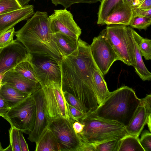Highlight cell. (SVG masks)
<instances>
[{"mask_svg": "<svg viewBox=\"0 0 151 151\" xmlns=\"http://www.w3.org/2000/svg\"><path fill=\"white\" fill-rule=\"evenodd\" d=\"M148 114L145 107L140 105L129 124L125 127L128 134L139 137L146 124Z\"/></svg>", "mask_w": 151, "mask_h": 151, "instance_id": "cell-18", "label": "cell"}, {"mask_svg": "<svg viewBox=\"0 0 151 151\" xmlns=\"http://www.w3.org/2000/svg\"><path fill=\"white\" fill-rule=\"evenodd\" d=\"M140 104V99L134 91L124 86L110 92L103 103L91 112L98 117L126 127Z\"/></svg>", "mask_w": 151, "mask_h": 151, "instance_id": "cell-3", "label": "cell"}, {"mask_svg": "<svg viewBox=\"0 0 151 151\" xmlns=\"http://www.w3.org/2000/svg\"><path fill=\"white\" fill-rule=\"evenodd\" d=\"M137 0L138 1V2H139L141 1H142L143 0Z\"/></svg>", "mask_w": 151, "mask_h": 151, "instance_id": "cell-49", "label": "cell"}, {"mask_svg": "<svg viewBox=\"0 0 151 151\" xmlns=\"http://www.w3.org/2000/svg\"><path fill=\"white\" fill-rule=\"evenodd\" d=\"M0 95L6 101L10 108L30 96L6 84L2 85L0 89Z\"/></svg>", "mask_w": 151, "mask_h": 151, "instance_id": "cell-21", "label": "cell"}, {"mask_svg": "<svg viewBox=\"0 0 151 151\" xmlns=\"http://www.w3.org/2000/svg\"><path fill=\"white\" fill-rule=\"evenodd\" d=\"M120 139H111L95 144L96 151H118Z\"/></svg>", "mask_w": 151, "mask_h": 151, "instance_id": "cell-28", "label": "cell"}, {"mask_svg": "<svg viewBox=\"0 0 151 151\" xmlns=\"http://www.w3.org/2000/svg\"><path fill=\"white\" fill-rule=\"evenodd\" d=\"M54 40L62 57L76 54L78 50V40H74L61 33H53Z\"/></svg>", "mask_w": 151, "mask_h": 151, "instance_id": "cell-19", "label": "cell"}, {"mask_svg": "<svg viewBox=\"0 0 151 151\" xmlns=\"http://www.w3.org/2000/svg\"><path fill=\"white\" fill-rule=\"evenodd\" d=\"M131 27L127 26V42L131 62L136 73L143 81H150L151 73L143 62L142 56L132 33Z\"/></svg>", "mask_w": 151, "mask_h": 151, "instance_id": "cell-13", "label": "cell"}, {"mask_svg": "<svg viewBox=\"0 0 151 151\" xmlns=\"http://www.w3.org/2000/svg\"><path fill=\"white\" fill-rule=\"evenodd\" d=\"M48 18L46 12L37 11L15 35L17 40L33 57L49 58L60 65L62 57L54 40Z\"/></svg>", "mask_w": 151, "mask_h": 151, "instance_id": "cell-2", "label": "cell"}, {"mask_svg": "<svg viewBox=\"0 0 151 151\" xmlns=\"http://www.w3.org/2000/svg\"><path fill=\"white\" fill-rule=\"evenodd\" d=\"M151 24V17L134 15L129 26L132 28L146 30Z\"/></svg>", "mask_w": 151, "mask_h": 151, "instance_id": "cell-27", "label": "cell"}, {"mask_svg": "<svg viewBox=\"0 0 151 151\" xmlns=\"http://www.w3.org/2000/svg\"><path fill=\"white\" fill-rule=\"evenodd\" d=\"M135 7L144 9H151V0H143L139 2Z\"/></svg>", "mask_w": 151, "mask_h": 151, "instance_id": "cell-41", "label": "cell"}, {"mask_svg": "<svg viewBox=\"0 0 151 151\" xmlns=\"http://www.w3.org/2000/svg\"><path fill=\"white\" fill-rule=\"evenodd\" d=\"M32 55H31L28 60L21 63L13 69L25 77L39 82L32 62Z\"/></svg>", "mask_w": 151, "mask_h": 151, "instance_id": "cell-26", "label": "cell"}, {"mask_svg": "<svg viewBox=\"0 0 151 151\" xmlns=\"http://www.w3.org/2000/svg\"><path fill=\"white\" fill-rule=\"evenodd\" d=\"M104 76L99 69H96L94 70L93 78L99 106L103 103L110 93Z\"/></svg>", "mask_w": 151, "mask_h": 151, "instance_id": "cell-22", "label": "cell"}, {"mask_svg": "<svg viewBox=\"0 0 151 151\" xmlns=\"http://www.w3.org/2000/svg\"><path fill=\"white\" fill-rule=\"evenodd\" d=\"M123 1L133 9L139 3L137 0H123Z\"/></svg>", "mask_w": 151, "mask_h": 151, "instance_id": "cell-43", "label": "cell"}, {"mask_svg": "<svg viewBox=\"0 0 151 151\" xmlns=\"http://www.w3.org/2000/svg\"><path fill=\"white\" fill-rule=\"evenodd\" d=\"M122 0H101L98 13V24L104 25V21L110 12Z\"/></svg>", "mask_w": 151, "mask_h": 151, "instance_id": "cell-25", "label": "cell"}, {"mask_svg": "<svg viewBox=\"0 0 151 151\" xmlns=\"http://www.w3.org/2000/svg\"><path fill=\"white\" fill-rule=\"evenodd\" d=\"M73 124L63 118L49 122L47 127L55 135L61 151H78L81 145V139L74 131Z\"/></svg>", "mask_w": 151, "mask_h": 151, "instance_id": "cell-8", "label": "cell"}, {"mask_svg": "<svg viewBox=\"0 0 151 151\" xmlns=\"http://www.w3.org/2000/svg\"><path fill=\"white\" fill-rule=\"evenodd\" d=\"M67 103L80 111L86 114L84 108L79 101L72 94L67 91H63Z\"/></svg>", "mask_w": 151, "mask_h": 151, "instance_id": "cell-33", "label": "cell"}, {"mask_svg": "<svg viewBox=\"0 0 151 151\" xmlns=\"http://www.w3.org/2000/svg\"><path fill=\"white\" fill-rule=\"evenodd\" d=\"M60 66L63 91L73 95L86 114L93 111L99 105L93 74L95 70L99 69L92 57L90 45L79 38L77 53L62 57Z\"/></svg>", "mask_w": 151, "mask_h": 151, "instance_id": "cell-1", "label": "cell"}, {"mask_svg": "<svg viewBox=\"0 0 151 151\" xmlns=\"http://www.w3.org/2000/svg\"><path fill=\"white\" fill-rule=\"evenodd\" d=\"M52 3L55 6L58 5L63 6L66 9L73 4L78 3H86L89 4L95 3L100 1V0H51Z\"/></svg>", "mask_w": 151, "mask_h": 151, "instance_id": "cell-31", "label": "cell"}, {"mask_svg": "<svg viewBox=\"0 0 151 151\" xmlns=\"http://www.w3.org/2000/svg\"><path fill=\"white\" fill-rule=\"evenodd\" d=\"M45 58L35 60L32 56V62L41 87L52 83H62L60 65L54 60Z\"/></svg>", "mask_w": 151, "mask_h": 151, "instance_id": "cell-12", "label": "cell"}, {"mask_svg": "<svg viewBox=\"0 0 151 151\" xmlns=\"http://www.w3.org/2000/svg\"><path fill=\"white\" fill-rule=\"evenodd\" d=\"M78 151H96V146L95 144L82 140Z\"/></svg>", "mask_w": 151, "mask_h": 151, "instance_id": "cell-38", "label": "cell"}, {"mask_svg": "<svg viewBox=\"0 0 151 151\" xmlns=\"http://www.w3.org/2000/svg\"><path fill=\"white\" fill-rule=\"evenodd\" d=\"M32 95L36 105V118L34 129L29 134L28 139L32 142H36L43 132L47 127L49 122L45 111L44 97L41 87Z\"/></svg>", "mask_w": 151, "mask_h": 151, "instance_id": "cell-14", "label": "cell"}, {"mask_svg": "<svg viewBox=\"0 0 151 151\" xmlns=\"http://www.w3.org/2000/svg\"><path fill=\"white\" fill-rule=\"evenodd\" d=\"M118 151H145L138 137L127 134L119 140Z\"/></svg>", "mask_w": 151, "mask_h": 151, "instance_id": "cell-23", "label": "cell"}, {"mask_svg": "<svg viewBox=\"0 0 151 151\" xmlns=\"http://www.w3.org/2000/svg\"><path fill=\"white\" fill-rule=\"evenodd\" d=\"M90 46L94 61L104 76L108 72L115 61L120 60L106 37V29L94 37Z\"/></svg>", "mask_w": 151, "mask_h": 151, "instance_id": "cell-7", "label": "cell"}, {"mask_svg": "<svg viewBox=\"0 0 151 151\" xmlns=\"http://www.w3.org/2000/svg\"></svg>", "mask_w": 151, "mask_h": 151, "instance_id": "cell-50", "label": "cell"}, {"mask_svg": "<svg viewBox=\"0 0 151 151\" xmlns=\"http://www.w3.org/2000/svg\"><path fill=\"white\" fill-rule=\"evenodd\" d=\"M36 106L32 95L10 108L4 118L12 126L29 134L35 124Z\"/></svg>", "mask_w": 151, "mask_h": 151, "instance_id": "cell-6", "label": "cell"}, {"mask_svg": "<svg viewBox=\"0 0 151 151\" xmlns=\"http://www.w3.org/2000/svg\"><path fill=\"white\" fill-rule=\"evenodd\" d=\"M84 125L78 135L82 140L95 144L108 140L120 139L128 134L120 124L103 119L92 112L86 114L79 122Z\"/></svg>", "mask_w": 151, "mask_h": 151, "instance_id": "cell-4", "label": "cell"}, {"mask_svg": "<svg viewBox=\"0 0 151 151\" xmlns=\"http://www.w3.org/2000/svg\"><path fill=\"white\" fill-rule=\"evenodd\" d=\"M22 7L17 0H0V14L18 9Z\"/></svg>", "mask_w": 151, "mask_h": 151, "instance_id": "cell-29", "label": "cell"}, {"mask_svg": "<svg viewBox=\"0 0 151 151\" xmlns=\"http://www.w3.org/2000/svg\"><path fill=\"white\" fill-rule=\"evenodd\" d=\"M149 131L151 132V114H149L148 116L147 123Z\"/></svg>", "mask_w": 151, "mask_h": 151, "instance_id": "cell-44", "label": "cell"}, {"mask_svg": "<svg viewBox=\"0 0 151 151\" xmlns=\"http://www.w3.org/2000/svg\"><path fill=\"white\" fill-rule=\"evenodd\" d=\"M15 32L14 27L0 35V49L7 45L13 41Z\"/></svg>", "mask_w": 151, "mask_h": 151, "instance_id": "cell-32", "label": "cell"}, {"mask_svg": "<svg viewBox=\"0 0 151 151\" xmlns=\"http://www.w3.org/2000/svg\"><path fill=\"white\" fill-rule=\"evenodd\" d=\"M22 7L28 4L30 1L32 0H17Z\"/></svg>", "mask_w": 151, "mask_h": 151, "instance_id": "cell-45", "label": "cell"}, {"mask_svg": "<svg viewBox=\"0 0 151 151\" xmlns=\"http://www.w3.org/2000/svg\"><path fill=\"white\" fill-rule=\"evenodd\" d=\"M44 107L49 122L57 119H65L72 123L75 121L71 117L64 96L62 83H52L41 87Z\"/></svg>", "mask_w": 151, "mask_h": 151, "instance_id": "cell-5", "label": "cell"}, {"mask_svg": "<svg viewBox=\"0 0 151 151\" xmlns=\"http://www.w3.org/2000/svg\"><path fill=\"white\" fill-rule=\"evenodd\" d=\"M48 19L53 33L63 34L74 40L80 38L81 29L75 21L73 14L66 9L54 10L48 16Z\"/></svg>", "mask_w": 151, "mask_h": 151, "instance_id": "cell-9", "label": "cell"}, {"mask_svg": "<svg viewBox=\"0 0 151 151\" xmlns=\"http://www.w3.org/2000/svg\"><path fill=\"white\" fill-rule=\"evenodd\" d=\"M30 56L21 42L14 40L0 49V74H4L21 63L28 60Z\"/></svg>", "mask_w": 151, "mask_h": 151, "instance_id": "cell-10", "label": "cell"}, {"mask_svg": "<svg viewBox=\"0 0 151 151\" xmlns=\"http://www.w3.org/2000/svg\"><path fill=\"white\" fill-rule=\"evenodd\" d=\"M9 132L10 138L9 145L11 147L12 151H21L19 142V130L11 126Z\"/></svg>", "mask_w": 151, "mask_h": 151, "instance_id": "cell-30", "label": "cell"}, {"mask_svg": "<svg viewBox=\"0 0 151 151\" xmlns=\"http://www.w3.org/2000/svg\"><path fill=\"white\" fill-rule=\"evenodd\" d=\"M1 85H2L1 82H0V89L1 86Z\"/></svg>", "mask_w": 151, "mask_h": 151, "instance_id": "cell-48", "label": "cell"}, {"mask_svg": "<svg viewBox=\"0 0 151 151\" xmlns=\"http://www.w3.org/2000/svg\"><path fill=\"white\" fill-rule=\"evenodd\" d=\"M22 133L19 131V142L21 151H28L29 150L28 145L24 138Z\"/></svg>", "mask_w": 151, "mask_h": 151, "instance_id": "cell-40", "label": "cell"}, {"mask_svg": "<svg viewBox=\"0 0 151 151\" xmlns=\"http://www.w3.org/2000/svg\"><path fill=\"white\" fill-rule=\"evenodd\" d=\"M133 37L139 47L140 53L146 60L151 59V40L140 36L132 28H131Z\"/></svg>", "mask_w": 151, "mask_h": 151, "instance_id": "cell-24", "label": "cell"}, {"mask_svg": "<svg viewBox=\"0 0 151 151\" xmlns=\"http://www.w3.org/2000/svg\"><path fill=\"white\" fill-rule=\"evenodd\" d=\"M34 6L27 5L21 8L0 14V35L18 23L27 20L34 14Z\"/></svg>", "mask_w": 151, "mask_h": 151, "instance_id": "cell-16", "label": "cell"}, {"mask_svg": "<svg viewBox=\"0 0 151 151\" xmlns=\"http://www.w3.org/2000/svg\"><path fill=\"white\" fill-rule=\"evenodd\" d=\"M67 105L71 117L76 121L79 122L86 114L68 104L67 103Z\"/></svg>", "mask_w": 151, "mask_h": 151, "instance_id": "cell-35", "label": "cell"}, {"mask_svg": "<svg viewBox=\"0 0 151 151\" xmlns=\"http://www.w3.org/2000/svg\"><path fill=\"white\" fill-rule=\"evenodd\" d=\"M4 74H0V82H1V80Z\"/></svg>", "mask_w": 151, "mask_h": 151, "instance_id": "cell-46", "label": "cell"}, {"mask_svg": "<svg viewBox=\"0 0 151 151\" xmlns=\"http://www.w3.org/2000/svg\"><path fill=\"white\" fill-rule=\"evenodd\" d=\"M84 125L77 121H75L73 124V127L75 132L78 134L83 131Z\"/></svg>", "mask_w": 151, "mask_h": 151, "instance_id": "cell-42", "label": "cell"}, {"mask_svg": "<svg viewBox=\"0 0 151 151\" xmlns=\"http://www.w3.org/2000/svg\"><path fill=\"white\" fill-rule=\"evenodd\" d=\"M133 14L137 16L151 17V9H144L137 7L133 9Z\"/></svg>", "mask_w": 151, "mask_h": 151, "instance_id": "cell-39", "label": "cell"}, {"mask_svg": "<svg viewBox=\"0 0 151 151\" xmlns=\"http://www.w3.org/2000/svg\"><path fill=\"white\" fill-rule=\"evenodd\" d=\"M10 109L6 101L0 95V116L4 118Z\"/></svg>", "mask_w": 151, "mask_h": 151, "instance_id": "cell-37", "label": "cell"}, {"mask_svg": "<svg viewBox=\"0 0 151 151\" xmlns=\"http://www.w3.org/2000/svg\"><path fill=\"white\" fill-rule=\"evenodd\" d=\"M139 140L145 151H151V132L148 130H145L142 133Z\"/></svg>", "mask_w": 151, "mask_h": 151, "instance_id": "cell-34", "label": "cell"}, {"mask_svg": "<svg viewBox=\"0 0 151 151\" xmlns=\"http://www.w3.org/2000/svg\"><path fill=\"white\" fill-rule=\"evenodd\" d=\"M106 36L120 60L132 66L127 42V26L118 24L107 25Z\"/></svg>", "mask_w": 151, "mask_h": 151, "instance_id": "cell-11", "label": "cell"}, {"mask_svg": "<svg viewBox=\"0 0 151 151\" xmlns=\"http://www.w3.org/2000/svg\"><path fill=\"white\" fill-rule=\"evenodd\" d=\"M35 143L36 151H61L55 135L47 127Z\"/></svg>", "mask_w": 151, "mask_h": 151, "instance_id": "cell-20", "label": "cell"}, {"mask_svg": "<svg viewBox=\"0 0 151 151\" xmlns=\"http://www.w3.org/2000/svg\"><path fill=\"white\" fill-rule=\"evenodd\" d=\"M140 105L145 108L148 115L151 114V95L147 94L144 98L140 99Z\"/></svg>", "mask_w": 151, "mask_h": 151, "instance_id": "cell-36", "label": "cell"}, {"mask_svg": "<svg viewBox=\"0 0 151 151\" xmlns=\"http://www.w3.org/2000/svg\"><path fill=\"white\" fill-rule=\"evenodd\" d=\"M1 82L2 85L13 87L29 95L41 87L39 82L25 77L13 68L4 74Z\"/></svg>", "mask_w": 151, "mask_h": 151, "instance_id": "cell-15", "label": "cell"}, {"mask_svg": "<svg viewBox=\"0 0 151 151\" xmlns=\"http://www.w3.org/2000/svg\"><path fill=\"white\" fill-rule=\"evenodd\" d=\"M0 151H4V149L2 147L1 144L0 142Z\"/></svg>", "mask_w": 151, "mask_h": 151, "instance_id": "cell-47", "label": "cell"}, {"mask_svg": "<svg viewBox=\"0 0 151 151\" xmlns=\"http://www.w3.org/2000/svg\"><path fill=\"white\" fill-rule=\"evenodd\" d=\"M133 16V8L122 0L109 14L104 20V25L118 24L127 26Z\"/></svg>", "mask_w": 151, "mask_h": 151, "instance_id": "cell-17", "label": "cell"}]
</instances>
